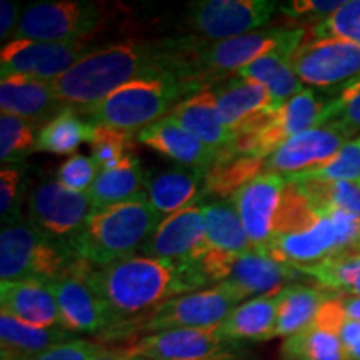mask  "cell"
I'll return each mask as SVG.
<instances>
[{
    "label": "cell",
    "mask_w": 360,
    "mask_h": 360,
    "mask_svg": "<svg viewBox=\"0 0 360 360\" xmlns=\"http://www.w3.org/2000/svg\"><path fill=\"white\" fill-rule=\"evenodd\" d=\"M182 52L184 37L127 40L90 49L64 75L47 84L53 97L65 107L94 105L134 80L177 77Z\"/></svg>",
    "instance_id": "cell-1"
},
{
    "label": "cell",
    "mask_w": 360,
    "mask_h": 360,
    "mask_svg": "<svg viewBox=\"0 0 360 360\" xmlns=\"http://www.w3.org/2000/svg\"><path fill=\"white\" fill-rule=\"evenodd\" d=\"M87 282L112 315L109 332L129 334L155 309L175 297L202 290L207 281L199 267H180L147 255L90 269Z\"/></svg>",
    "instance_id": "cell-2"
},
{
    "label": "cell",
    "mask_w": 360,
    "mask_h": 360,
    "mask_svg": "<svg viewBox=\"0 0 360 360\" xmlns=\"http://www.w3.org/2000/svg\"><path fill=\"white\" fill-rule=\"evenodd\" d=\"M304 29H262L225 40H202L184 37V52L179 62L177 77L188 89L199 92L232 79L242 67L272 52L295 53L304 45Z\"/></svg>",
    "instance_id": "cell-3"
},
{
    "label": "cell",
    "mask_w": 360,
    "mask_h": 360,
    "mask_svg": "<svg viewBox=\"0 0 360 360\" xmlns=\"http://www.w3.org/2000/svg\"><path fill=\"white\" fill-rule=\"evenodd\" d=\"M160 217L143 192L122 204L94 209L82 231L67 238V244L75 257L92 269L109 267L135 257L155 232Z\"/></svg>",
    "instance_id": "cell-4"
},
{
    "label": "cell",
    "mask_w": 360,
    "mask_h": 360,
    "mask_svg": "<svg viewBox=\"0 0 360 360\" xmlns=\"http://www.w3.org/2000/svg\"><path fill=\"white\" fill-rule=\"evenodd\" d=\"M187 96L191 92L177 77L162 75L134 80L115 89L94 105L75 109L92 125H105L134 134L167 117Z\"/></svg>",
    "instance_id": "cell-5"
},
{
    "label": "cell",
    "mask_w": 360,
    "mask_h": 360,
    "mask_svg": "<svg viewBox=\"0 0 360 360\" xmlns=\"http://www.w3.org/2000/svg\"><path fill=\"white\" fill-rule=\"evenodd\" d=\"M77 257L67 240L53 238L20 219L4 220L0 232V277L7 281H52L65 274Z\"/></svg>",
    "instance_id": "cell-6"
},
{
    "label": "cell",
    "mask_w": 360,
    "mask_h": 360,
    "mask_svg": "<svg viewBox=\"0 0 360 360\" xmlns=\"http://www.w3.org/2000/svg\"><path fill=\"white\" fill-rule=\"evenodd\" d=\"M107 19L101 2L56 0L29 6L20 15L15 39L39 42H89Z\"/></svg>",
    "instance_id": "cell-7"
},
{
    "label": "cell",
    "mask_w": 360,
    "mask_h": 360,
    "mask_svg": "<svg viewBox=\"0 0 360 360\" xmlns=\"http://www.w3.org/2000/svg\"><path fill=\"white\" fill-rule=\"evenodd\" d=\"M270 0H197L186 8V24L193 37L225 40L262 30L277 11Z\"/></svg>",
    "instance_id": "cell-8"
},
{
    "label": "cell",
    "mask_w": 360,
    "mask_h": 360,
    "mask_svg": "<svg viewBox=\"0 0 360 360\" xmlns=\"http://www.w3.org/2000/svg\"><path fill=\"white\" fill-rule=\"evenodd\" d=\"M238 304H242V300L236 292L224 283H217L210 289L191 292L169 300L143 319L134 332L148 335L177 328H215Z\"/></svg>",
    "instance_id": "cell-9"
},
{
    "label": "cell",
    "mask_w": 360,
    "mask_h": 360,
    "mask_svg": "<svg viewBox=\"0 0 360 360\" xmlns=\"http://www.w3.org/2000/svg\"><path fill=\"white\" fill-rule=\"evenodd\" d=\"M90 269V265L77 260L60 277L47 281L58 309L60 328L74 335L102 334L114 326L109 309L89 285L87 274Z\"/></svg>",
    "instance_id": "cell-10"
},
{
    "label": "cell",
    "mask_w": 360,
    "mask_h": 360,
    "mask_svg": "<svg viewBox=\"0 0 360 360\" xmlns=\"http://www.w3.org/2000/svg\"><path fill=\"white\" fill-rule=\"evenodd\" d=\"M327 103H322L312 90H302L285 102L272 119L254 132L236 139L233 152L238 155H250L265 160L277 150L282 143L295 135L323 124V110Z\"/></svg>",
    "instance_id": "cell-11"
},
{
    "label": "cell",
    "mask_w": 360,
    "mask_h": 360,
    "mask_svg": "<svg viewBox=\"0 0 360 360\" xmlns=\"http://www.w3.org/2000/svg\"><path fill=\"white\" fill-rule=\"evenodd\" d=\"M209 250L204 210L197 204L162 219L142 247L147 257L169 260L180 267H199Z\"/></svg>",
    "instance_id": "cell-12"
},
{
    "label": "cell",
    "mask_w": 360,
    "mask_h": 360,
    "mask_svg": "<svg viewBox=\"0 0 360 360\" xmlns=\"http://www.w3.org/2000/svg\"><path fill=\"white\" fill-rule=\"evenodd\" d=\"M90 51L89 42H39L13 39L4 44L0 52V74L51 80L64 75L80 57Z\"/></svg>",
    "instance_id": "cell-13"
},
{
    "label": "cell",
    "mask_w": 360,
    "mask_h": 360,
    "mask_svg": "<svg viewBox=\"0 0 360 360\" xmlns=\"http://www.w3.org/2000/svg\"><path fill=\"white\" fill-rule=\"evenodd\" d=\"M355 135L340 124L327 122L295 135L264 160V172L302 174L326 167Z\"/></svg>",
    "instance_id": "cell-14"
},
{
    "label": "cell",
    "mask_w": 360,
    "mask_h": 360,
    "mask_svg": "<svg viewBox=\"0 0 360 360\" xmlns=\"http://www.w3.org/2000/svg\"><path fill=\"white\" fill-rule=\"evenodd\" d=\"M290 65L302 84L345 85L360 75V45L342 39H315L292 56Z\"/></svg>",
    "instance_id": "cell-15"
},
{
    "label": "cell",
    "mask_w": 360,
    "mask_h": 360,
    "mask_svg": "<svg viewBox=\"0 0 360 360\" xmlns=\"http://www.w3.org/2000/svg\"><path fill=\"white\" fill-rule=\"evenodd\" d=\"M94 207L87 193L74 192L56 180H45L29 197L30 222L53 238L74 237L82 231Z\"/></svg>",
    "instance_id": "cell-16"
},
{
    "label": "cell",
    "mask_w": 360,
    "mask_h": 360,
    "mask_svg": "<svg viewBox=\"0 0 360 360\" xmlns=\"http://www.w3.org/2000/svg\"><path fill=\"white\" fill-rule=\"evenodd\" d=\"M212 90L220 122L236 139L262 127L282 107L255 80L229 79Z\"/></svg>",
    "instance_id": "cell-17"
},
{
    "label": "cell",
    "mask_w": 360,
    "mask_h": 360,
    "mask_svg": "<svg viewBox=\"0 0 360 360\" xmlns=\"http://www.w3.org/2000/svg\"><path fill=\"white\" fill-rule=\"evenodd\" d=\"M287 182L281 174L264 172L231 197L255 252L265 254L276 237V217Z\"/></svg>",
    "instance_id": "cell-18"
},
{
    "label": "cell",
    "mask_w": 360,
    "mask_h": 360,
    "mask_svg": "<svg viewBox=\"0 0 360 360\" xmlns=\"http://www.w3.org/2000/svg\"><path fill=\"white\" fill-rule=\"evenodd\" d=\"M236 345L215 327L155 332L141 337L127 349L135 359L143 360H204L233 354Z\"/></svg>",
    "instance_id": "cell-19"
},
{
    "label": "cell",
    "mask_w": 360,
    "mask_h": 360,
    "mask_svg": "<svg viewBox=\"0 0 360 360\" xmlns=\"http://www.w3.org/2000/svg\"><path fill=\"white\" fill-rule=\"evenodd\" d=\"M340 295L327 300L307 327L285 337L281 347L283 360H347L340 340V327L347 317Z\"/></svg>",
    "instance_id": "cell-20"
},
{
    "label": "cell",
    "mask_w": 360,
    "mask_h": 360,
    "mask_svg": "<svg viewBox=\"0 0 360 360\" xmlns=\"http://www.w3.org/2000/svg\"><path fill=\"white\" fill-rule=\"evenodd\" d=\"M339 252V233L334 222L328 215L319 214L317 222L309 229L274 237L265 255L302 272L304 269L334 257Z\"/></svg>",
    "instance_id": "cell-21"
},
{
    "label": "cell",
    "mask_w": 360,
    "mask_h": 360,
    "mask_svg": "<svg viewBox=\"0 0 360 360\" xmlns=\"http://www.w3.org/2000/svg\"><path fill=\"white\" fill-rule=\"evenodd\" d=\"M299 274H302L299 269L277 262L269 255L254 250L233 257L229 264L224 282L220 283L236 292L238 299L245 302L254 297L285 289L287 282L294 281Z\"/></svg>",
    "instance_id": "cell-22"
},
{
    "label": "cell",
    "mask_w": 360,
    "mask_h": 360,
    "mask_svg": "<svg viewBox=\"0 0 360 360\" xmlns=\"http://www.w3.org/2000/svg\"><path fill=\"white\" fill-rule=\"evenodd\" d=\"M167 117L217 152L219 159L233 155L236 135L229 132L220 122L212 89H204L187 96Z\"/></svg>",
    "instance_id": "cell-23"
},
{
    "label": "cell",
    "mask_w": 360,
    "mask_h": 360,
    "mask_svg": "<svg viewBox=\"0 0 360 360\" xmlns=\"http://www.w3.org/2000/svg\"><path fill=\"white\" fill-rule=\"evenodd\" d=\"M137 141L184 167L202 172H209L219 160L217 152L180 127L170 117H164L159 122L141 130L137 134Z\"/></svg>",
    "instance_id": "cell-24"
},
{
    "label": "cell",
    "mask_w": 360,
    "mask_h": 360,
    "mask_svg": "<svg viewBox=\"0 0 360 360\" xmlns=\"http://www.w3.org/2000/svg\"><path fill=\"white\" fill-rule=\"evenodd\" d=\"M0 310L2 314L34 327H60L56 299L45 281L29 278V281L2 282Z\"/></svg>",
    "instance_id": "cell-25"
},
{
    "label": "cell",
    "mask_w": 360,
    "mask_h": 360,
    "mask_svg": "<svg viewBox=\"0 0 360 360\" xmlns=\"http://www.w3.org/2000/svg\"><path fill=\"white\" fill-rule=\"evenodd\" d=\"M65 109L44 80L8 75L0 82V112L44 125Z\"/></svg>",
    "instance_id": "cell-26"
},
{
    "label": "cell",
    "mask_w": 360,
    "mask_h": 360,
    "mask_svg": "<svg viewBox=\"0 0 360 360\" xmlns=\"http://www.w3.org/2000/svg\"><path fill=\"white\" fill-rule=\"evenodd\" d=\"M207 172L177 167L147 174L146 197L160 215L179 212L195 204L202 187H205Z\"/></svg>",
    "instance_id": "cell-27"
},
{
    "label": "cell",
    "mask_w": 360,
    "mask_h": 360,
    "mask_svg": "<svg viewBox=\"0 0 360 360\" xmlns=\"http://www.w3.org/2000/svg\"><path fill=\"white\" fill-rule=\"evenodd\" d=\"M278 302L281 290L238 304L217 327L220 335L236 344L240 340L265 342L276 339Z\"/></svg>",
    "instance_id": "cell-28"
},
{
    "label": "cell",
    "mask_w": 360,
    "mask_h": 360,
    "mask_svg": "<svg viewBox=\"0 0 360 360\" xmlns=\"http://www.w3.org/2000/svg\"><path fill=\"white\" fill-rule=\"evenodd\" d=\"M75 339L60 327L40 328L29 326L7 314H0V359L29 360L53 345Z\"/></svg>",
    "instance_id": "cell-29"
},
{
    "label": "cell",
    "mask_w": 360,
    "mask_h": 360,
    "mask_svg": "<svg viewBox=\"0 0 360 360\" xmlns=\"http://www.w3.org/2000/svg\"><path fill=\"white\" fill-rule=\"evenodd\" d=\"M202 210L210 250L229 255H244L254 252L232 199L209 202L202 205Z\"/></svg>",
    "instance_id": "cell-30"
},
{
    "label": "cell",
    "mask_w": 360,
    "mask_h": 360,
    "mask_svg": "<svg viewBox=\"0 0 360 360\" xmlns=\"http://www.w3.org/2000/svg\"><path fill=\"white\" fill-rule=\"evenodd\" d=\"M340 295L323 287L287 285L281 290V302L277 310L276 337H290L302 330L314 321L319 309L327 300Z\"/></svg>",
    "instance_id": "cell-31"
},
{
    "label": "cell",
    "mask_w": 360,
    "mask_h": 360,
    "mask_svg": "<svg viewBox=\"0 0 360 360\" xmlns=\"http://www.w3.org/2000/svg\"><path fill=\"white\" fill-rule=\"evenodd\" d=\"M146 182L147 174L137 157H132L119 167L98 174L87 195L94 209H103L142 195L146 192Z\"/></svg>",
    "instance_id": "cell-32"
},
{
    "label": "cell",
    "mask_w": 360,
    "mask_h": 360,
    "mask_svg": "<svg viewBox=\"0 0 360 360\" xmlns=\"http://www.w3.org/2000/svg\"><path fill=\"white\" fill-rule=\"evenodd\" d=\"M94 125L87 122L75 107H65L39 130L35 150L72 157L82 143H90Z\"/></svg>",
    "instance_id": "cell-33"
},
{
    "label": "cell",
    "mask_w": 360,
    "mask_h": 360,
    "mask_svg": "<svg viewBox=\"0 0 360 360\" xmlns=\"http://www.w3.org/2000/svg\"><path fill=\"white\" fill-rule=\"evenodd\" d=\"M264 174V160L250 155H229L217 160V164L205 175L204 192L212 197L233 195L238 188L252 179Z\"/></svg>",
    "instance_id": "cell-34"
},
{
    "label": "cell",
    "mask_w": 360,
    "mask_h": 360,
    "mask_svg": "<svg viewBox=\"0 0 360 360\" xmlns=\"http://www.w3.org/2000/svg\"><path fill=\"white\" fill-rule=\"evenodd\" d=\"M294 186L317 214H323L328 209H345L360 215L359 184L304 180V182H295Z\"/></svg>",
    "instance_id": "cell-35"
},
{
    "label": "cell",
    "mask_w": 360,
    "mask_h": 360,
    "mask_svg": "<svg viewBox=\"0 0 360 360\" xmlns=\"http://www.w3.org/2000/svg\"><path fill=\"white\" fill-rule=\"evenodd\" d=\"M90 148H92V159L98 167V172L112 170L135 157L134 134L105 127V125H94Z\"/></svg>",
    "instance_id": "cell-36"
},
{
    "label": "cell",
    "mask_w": 360,
    "mask_h": 360,
    "mask_svg": "<svg viewBox=\"0 0 360 360\" xmlns=\"http://www.w3.org/2000/svg\"><path fill=\"white\" fill-rule=\"evenodd\" d=\"M302 274L314 277L323 289L349 294L355 278L360 276V249L334 255L314 267L304 269Z\"/></svg>",
    "instance_id": "cell-37"
},
{
    "label": "cell",
    "mask_w": 360,
    "mask_h": 360,
    "mask_svg": "<svg viewBox=\"0 0 360 360\" xmlns=\"http://www.w3.org/2000/svg\"><path fill=\"white\" fill-rule=\"evenodd\" d=\"M287 184L304 180H323V182H352L360 186V135L340 148L339 154L326 167L302 174L282 175Z\"/></svg>",
    "instance_id": "cell-38"
},
{
    "label": "cell",
    "mask_w": 360,
    "mask_h": 360,
    "mask_svg": "<svg viewBox=\"0 0 360 360\" xmlns=\"http://www.w3.org/2000/svg\"><path fill=\"white\" fill-rule=\"evenodd\" d=\"M37 124L20 117L0 114V160L13 164L37 147Z\"/></svg>",
    "instance_id": "cell-39"
},
{
    "label": "cell",
    "mask_w": 360,
    "mask_h": 360,
    "mask_svg": "<svg viewBox=\"0 0 360 360\" xmlns=\"http://www.w3.org/2000/svg\"><path fill=\"white\" fill-rule=\"evenodd\" d=\"M335 122L350 134L360 135V75L342 85L339 96L327 102L323 110V124Z\"/></svg>",
    "instance_id": "cell-40"
},
{
    "label": "cell",
    "mask_w": 360,
    "mask_h": 360,
    "mask_svg": "<svg viewBox=\"0 0 360 360\" xmlns=\"http://www.w3.org/2000/svg\"><path fill=\"white\" fill-rule=\"evenodd\" d=\"M312 34L315 39H342L360 45V0H349L326 20L317 22Z\"/></svg>",
    "instance_id": "cell-41"
},
{
    "label": "cell",
    "mask_w": 360,
    "mask_h": 360,
    "mask_svg": "<svg viewBox=\"0 0 360 360\" xmlns=\"http://www.w3.org/2000/svg\"><path fill=\"white\" fill-rule=\"evenodd\" d=\"M98 174L101 172H98V167L92 157L74 154L60 165L57 179L62 186L70 188V191L87 193Z\"/></svg>",
    "instance_id": "cell-42"
},
{
    "label": "cell",
    "mask_w": 360,
    "mask_h": 360,
    "mask_svg": "<svg viewBox=\"0 0 360 360\" xmlns=\"http://www.w3.org/2000/svg\"><path fill=\"white\" fill-rule=\"evenodd\" d=\"M103 350L101 342L75 339L53 345L29 360H94Z\"/></svg>",
    "instance_id": "cell-43"
},
{
    "label": "cell",
    "mask_w": 360,
    "mask_h": 360,
    "mask_svg": "<svg viewBox=\"0 0 360 360\" xmlns=\"http://www.w3.org/2000/svg\"><path fill=\"white\" fill-rule=\"evenodd\" d=\"M345 0H295V2L283 4L281 11L290 19H305L309 20H326L332 13L344 7Z\"/></svg>",
    "instance_id": "cell-44"
},
{
    "label": "cell",
    "mask_w": 360,
    "mask_h": 360,
    "mask_svg": "<svg viewBox=\"0 0 360 360\" xmlns=\"http://www.w3.org/2000/svg\"><path fill=\"white\" fill-rule=\"evenodd\" d=\"M20 180V169L4 167L2 172H0V212H2L4 220L11 217L13 202H15L17 193H19Z\"/></svg>",
    "instance_id": "cell-45"
},
{
    "label": "cell",
    "mask_w": 360,
    "mask_h": 360,
    "mask_svg": "<svg viewBox=\"0 0 360 360\" xmlns=\"http://www.w3.org/2000/svg\"><path fill=\"white\" fill-rule=\"evenodd\" d=\"M340 340L344 345L345 359L360 360V321L345 317L340 327Z\"/></svg>",
    "instance_id": "cell-46"
},
{
    "label": "cell",
    "mask_w": 360,
    "mask_h": 360,
    "mask_svg": "<svg viewBox=\"0 0 360 360\" xmlns=\"http://www.w3.org/2000/svg\"><path fill=\"white\" fill-rule=\"evenodd\" d=\"M15 24L19 25L17 22V6L11 0H2L0 2V40L6 42V39H11L13 32V27Z\"/></svg>",
    "instance_id": "cell-47"
},
{
    "label": "cell",
    "mask_w": 360,
    "mask_h": 360,
    "mask_svg": "<svg viewBox=\"0 0 360 360\" xmlns=\"http://www.w3.org/2000/svg\"><path fill=\"white\" fill-rule=\"evenodd\" d=\"M340 304H342V307H344V312L349 319L360 321V297L359 295L342 294Z\"/></svg>",
    "instance_id": "cell-48"
},
{
    "label": "cell",
    "mask_w": 360,
    "mask_h": 360,
    "mask_svg": "<svg viewBox=\"0 0 360 360\" xmlns=\"http://www.w3.org/2000/svg\"><path fill=\"white\" fill-rule=\"evenodd\" d=\"M94 360H135L127 347H103Z\"/></svg>",
    "instance_id": "cell-49"
},
{
    "label": "cell",
    "mask_w": 360,
    "mask_h": 360,
    "mask_svg": "<svg viewBox=\"0 0 360 360\" xmlns=\"http://www.w3.org/2000/svg\"><path fill=\"white\" fill-rule=\"evenodd\" d=\"M349 294H350V295H359V297H360V276H359L357 278H355L352 289L349 290Z\"/></svg>",
    "instance_id": "cell-50"
},
{
    "label": "cell",
    "mask_w": 360,
    "mask_h": 360,
    "mask_svg": "<svg viewBox=\"0 0 360 360\" xmlns=\"http://www.w3.org/2000/svg\"><path fill=\"white\" fill-rule=\"evenodd\" d=\"M143 360V359H141ZM204 360H240L236 357V354H229V355H219V357H210V359H204Z\"/></svg>",
    "instance_id": "cell-51"
},
{
    "label": "cell",
    "mask_w": 360,
    "mask_h": 360,
    "mask_svg": "<svg viewBox=\"0 0 360 360\" xmlns=\"http://www.w3.org/2000/svg\"><path fill=\"white\" fill-rule=\"evenodd\" d=\"M135 360H141V359H135Z\"/></svg>",
    "instance_id": "cell-52"
}]
</instances>
